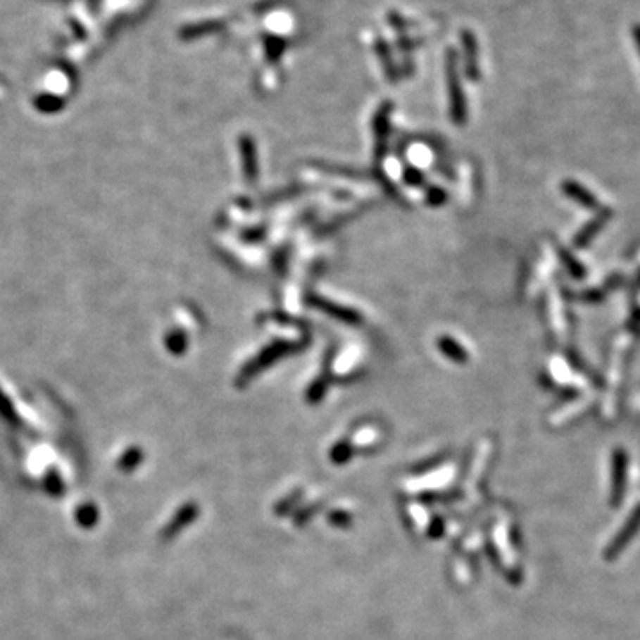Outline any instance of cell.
I'll return each instance as SVG.
<instances>
[{"label":"cell","instance_id":"6da1fadb","mask_svg":"<svg viewBox=\"0 0 640 640\" xmlns=\"http://www.w3.org/2000/svg\"><path fill=\"white\" fill-rule=\"evenodd\" d=\"M633 34H635V42H636V45H639V49H640V25H635V29H633Z\"/></svg>","mask_w":640,"mask_h":640}]
</instances>
